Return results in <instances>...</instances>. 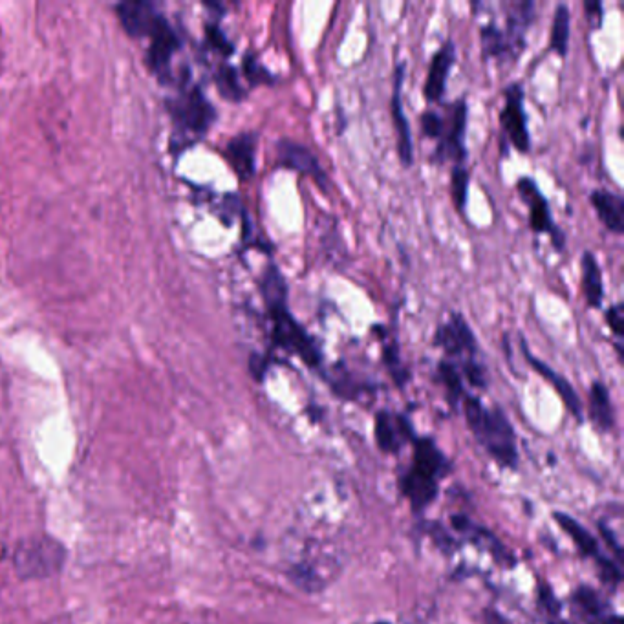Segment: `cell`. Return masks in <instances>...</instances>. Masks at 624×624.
<instances>
[{
	"mask_svg": "<svg viewBox=\"0 0 624 624\" xmlns=\"http://www.w3.org/2000/svg\"><path fill=\"white\" fill-rule=\"evenodd\" d=\"M421 132L425 138H431V140H440L443 132V116H440L438 112L434 110H427L423 112L420 118Z\"/></svg>",
	"mask_w": 624,
	"mask_h": 624,
	"instance_id": "obj_29",
	"label": "cell"
},
{
	"mask_svg": "<svg viewBox=\"0 0 624 624\" xmlns=\"http://www.w3.org/2000/svg\"><path fill=\"white\" fill-rule=\"evenodd\" d=\"M436 376L440 379L443 387L447 388V394H449L452 403L465 398L462 372L456 368V365H452L451 361H440Z\"/></svg>",
	"mask_w": 624,
	"mask_h": 624,
	"instance_id": "obj_25",
	"label": "cell"
},
{
	"mask_svg": "<svg viewBox=\"0 0 624 624\" xmlns=\"http://www.w3.org/2000/svg\"><path fill=\"white\" fill-rule=\"evenodd\" d=\"M517 191L520 198L524 200V204L528 205L531 229L537 235H542V233L548 235L555 249L562 251L566 246V235L555 224L553 213L549 209L548 198L538 189L537 182L529 176H524L517 182Z\"/></svg>",
	"mask_w": 624,
	"mask_h": 624,
	"instance_id": "obj_6",
	"label": "cell"
},
{
	"mask_svg": "<svg viewBox=\"0 0 624 624\" xmlns=\"http://www.w3.org/2000/svg\"><path fill=\"white\" fill-rule=\"evenodd\" d=\"M275 165L280 169H290V171H297L304 176H310L323 191L330 187L328 174L324 173L319 158L306 145L290 140V138H282V140L277 141V163Z\"/></svg>",
	"mask_w": 624,
	"mask_h": 624,
	"instance_id": "obj_9",
	"label": "cell"
},
{
	"mask_svg": "<svg viewBox=\"0 0 624 624\" xmlns=\"http://www.w3.org/2000/svg\"><path fill=\"white\" fill-rule=\"evenodd\" d=\"M454 63H456V46L452 41H445L432 55L427 81L423 87V96L429 103H442L447 79Z\"/></svg>",
	"mask_w": 624,
	"mask_h": 624,
	"instance_id": "obj_12",
	"label": "cell"
},
{
	"mask_svg": "<svg viewBox=\"0 0 624 624\" xmlns=\"http://www.w3.org/2000/svg\"><path fill=\"white\" fill-rule=\"evenodd\" d=\"M555 518H557L560 528L564 529L570 535L571 540L577 544V548H579L584 557L601 559L599 557V548H597V540L586 529L582 528L581 524H577L573 518L568 517V515H562V513H557Z\"/></svg>",
	"mask_w": 624,
	"mask_h": 624,
	"instance_id": "obj_23",
	"label": "cell"
},
{
	"mask_svg": "<svg viewBox=\"0 0 624 624\" xmlns=\"http://www.w3.org/2000/svg\"><path fill=\"white\" fill-rule=\"evenodd\" d=\"M480 46H482V57L487 59H498V61H515V57L511 54V48L506 41V35L502 32V28L496 24L495 19L484 24L480 28Z\"/></svg>",
	"mask_w": 624,
	"mask_h": 624,
	"instance_id": "obj_20",
	"label": "cell"
},
{
	"mask_svg": "<svg viewBox=\"0 0 624 624\" xmlns=\"http://www.w3.org/2000/svg\"><path fill=\"white\" fill-rule=\"evenodd\" d=\"M118 11L125 28L136 37H149L165 21L154 11L151 4H121Z\"/></svg>",
	"mask_w": 624,
	"mask_h": 624,
	"instance_id": "obj_18",
	"label": "cell"
},
{
	"mask_svg": "<svg viewBox=\"0 0 624 624\" xmlns=\"http://www.w3.org/2000/svg\"><path fill=\"white\" fill-rule=\"evenodd\" d=\"M405 72H407V63H398L394 70V90H392V99H390V108H392V123L396 129V138H398V154L399 160L410 167L414 162V141H412V130H410L409 119L403 108V85H405Z\"/></svg>",
	"mask_w": 624,
	"mask_h": 624,
	"instance_id": "obj_10",
	"label": "cell"
},
{
	"mask_svg": "<svg viewBox=\"0 0 624 624\" xmlns=\"http://www.w3.org/2000/svg\"><path fill=\"white\" fill-rule=\"evenodd\" d=\"M463 412L474 436L498 462L515 467L518 460L515 432L506 414L500 409H485L482 401L473 396L463 398Z\"/></svg>",
	"mask_w": 624,
	"mask_h": 624,
	"instance_id": "obj_2",
	"label": "cell"
},
{
	"mask_svg": "<svg viewBox=\"0 0 624 624\" xmlns=\"http://www.w3.org/2000/svg\"><path fill=\"white\" fill-rule=\"evenodd\" d=\"M506 26L502 32L506 35L507 44L511 48V54L517 59L518 55L526 50V33L529 26L535 21V4L533 2H507Z\"/></svg>",
	"mask_w": 624,
	"mask_h": 624,
	"instance_id": "obj_13",
	"label": "cell"
},
{
	"mask_svg": "<svg viewBox=\"0 0 624 624\" xmlns=\"http://www.w3.org/2000/svg\"><path fill=\"white\" fill-rule=\"evenodd\" d=\"M451 196L460 215H467V198H469V171L465 165H454L451 171Z\"/></svg>",
	"mask_w": 624,
	"mask_h": 624,
	"instance_id": "obj_24",
	"label": "cell"
},
{
	"mask_svg": "<svg viewBox=\"0 0 624 624\" xmlns=\"http://www.w3.org/2000/svg\"><path fill=\"white\" fill-rule=\"evenodd\" d=\"M432 345L442 348L447 356L456 357L462 363L478 356V341L465 315L454 312L445 323L440 324L432 337Z\"/></svg>",
	"mask_w": 624,
	"mask_h": 624,
	"instance_id": "obj_7",
	"label": "cell"
},
{
	"mask_svg": "<svg viewBox=\"0 0 624 624\" xmlns=\"http://www.w3.org/2000/svg\"><path fill=\"white\" fill-rule=\"evenodd\" d=\"M590 204L610 233L623 235L624 200L621 194L612 193L606 189H593L590 193Z\"/></svg>",
	"mask_w": 624,
	"mask_h": 624,
	"instance_id": "obj_16",
	"label": "cell"
},
{
	"mask_svg": "<svg viewBox=\"0 0 624 624\" xmlns=\"http://www.w3.org/2000/svg\"><path fill=\"white\" fill-rule=\"evenodd\" d=\"M604 319L608 328L614 332L617 343L621 345L624 337V306L623 302H617L614 306H610L606 313H604Z\"/></svg>",
	"mask_w": 624,
	"mask_h": 624,
	"instance_id": "obj_30",
	"label": "cell"
},
{
	"mask_svg": "<svg viewBox=\"0 0 624 624\" xmlns=\"http://www.w3.org/2000/svg\"><path fill=\"white\" fill-rule=\"evenodd\" d=\"M216 83L220 92L227 97V99H233V101H240L244 97V88L240 85V79H238L237 70L233 66L224 65L218 74H216Z\"/></svg>",
	"mask_w": 624,
	"mask_h": 624,
	"instance_id": "obj_27",
	"label": "cell"
},
{
	"mask_svg": "<svg viewBox=\"0 0 624 624\" xmlns=\"http://www.w3.org/2000/svg\"><path fill=\"white\" fill-rule=\"evenodd\" d=\"M257 132H242L227 143V160L242 180H249L257 171Z\"/></svg>",
	"mask_w": 624,
	"mask_h": 624,
	"instance_id": "obj_14",
	"label": "cell"
},
{
	"mask_svg": "<svg viewBox=\"0 0 624 624\" xmlns=\"http://www.w3.org/2000/svg\"><path fill=\"white\" fill-rule=\"evenodd\" d=\"M377 624H388V623H385V621H381V623H377Z\"/></svg>",
	"mask_w": 624,
	"mask_h": 624,
	"instance_id": "obj_33",
	"label": "cell"
},
{
	"mask_svg": "<svg viewBox=\"0 0 624 624\" xmlns=\"http://www.w3.org/2000/svg\"><path fill=\"white\" fill-rule=\"evenodd\" d=\"M584 11H586V17H588L593 30H599L603 26V4L599 0H586Z\"/></svg>",
	"mask_w": 624,
	"mask_h": 624,
	"instance_id": "obj_31",
	"label": "cell"
},
{
	"mask_svg": "<svg viewBox=\"0 0 624 624\" xmlns=\"http://www.w3.org/2000/svg\"><path fill=\"white\" fill-rule=\"evenodd\" d=\"M65 557V548L54 538H28L15 549V568L22 577L43 579L61 570Z\"/></svg>",
	"mask_w": 624,
	"mask_h": 624,
	"instance_id": "obj_4",
	"label": "cell"
},
{
	"mask_svg": "<svg viewBox=\"0 0 624 624\" xmlns=\"http://www.w3.org/2000/svg\"><path fill=\"white\" fill-rule=\"evenodd\" d=\"M259 290L266 306L271 345L290 356L299 357L308 368L319 370L323 366L321 346L290 312L288 297L290 286L277 264H268L262 271Z\"/></svg>",
	"mask_w": 624,
	"mask_h": 624,
	"instance_id": "obj_1",
	"label": "cell"
},
{
	"mask_svg": "<svg viewBox=\"0 0 624 624\" xmlns=\"http://www.w3.org/2000/svg\"><path fill=\"white\" fill-rule=\"evenodd\" d=\"M506 103L500 110V127L507 140L518 152H529L531 136H529L528 116L524 108V87L520 83H511L504 90Z\"/></svg>",
	"mask_w": 624,
	"mask_h": 624,
	"instance_id": "obj_8",
	"label": "cell"
},
{
	"mask_svg": "<svg viewBox=\"0 0 624 624\" xmlns=\"http://www.w3.org/2000/svg\"><path fill=\"white\" fill-rule=\"evenodd\" d=\"M207 35H209V39H211V43L213 46H216L220 52L224 55H231L235 52V48H233V44L227 41L226 35L220 32L216 26H209V30H207Z\"/></svg>",
	"mask_w": 624,
	"mask_h": 624,
	"instance_id": "obj_32",
	"label": "cell"
},
{
	"mask_svg": "<svg viewBox=\"0 0 624 624\" xmlns=\"http://www.w3.org/2000/svg\"><path fill=\"white\" fill-rule=\"evenodd\" d=\"M590 418L601 431L614 429V407L608 388L601 381H595L590 388Z\"/></svg>",
	"mask_w": 624,
	"mask_h": 624,
	"instance_id": "obj_21",
	"label": "cell"
},
{
	"mask_svg": "<svg viewBox=\"0 0 624 624\" xmlns=\"http://www.w3.org/2000/svg\"><path fill=\"white\" fill-rule=\"evenodd\" d=\"M571 15L570 8L566 4H559L553 13L551 22V35H549V48L560 55L566 57L570 52Z\"/></svg>",
	"mask_w": 624,
	"mask_h": 624,
	"instance_id": "obj_22",
	"label": "cell"
},
{
	"mask_svg": "<svg viewBox=\"0 0 624 624\" xmlns=\"http://www.w3.org/2000/svg\"><path fill=\"white\" fill-rule=\"evenodd\" d=\"M383 359H385L387 368L390 370V374H392L394 381L398 383L399 387H401L403 383H407L409 372H407V368L403 366V361H401L398 341H396L394 337L390 339V335H387V343L383 346Z\"/></svg>",
	"mask_w": 624,
	"mask_h": 624,
	"instance_id": "obj_26",
	"label": "cell"
},
{
	"mask_svg": "<svg viewBox=\"0 0 624 624\" xmlns=\"http://www.w3.org/2000/svg\"><path fill=\"white\" fill-rule=\"evenodd\" d=\"M520 346H522L524 357H526V361H528L529 365H531V368H533V370H537L540 376L544 377L548 383L553 385V388L559 392L560 398L564 399V403H566V407L570 409L571 414H573L577 420H582L581 401H579L577 392H575L573 387H571L570 381H568L566 377H562L560 374H557L551 366L546 365V363H542L538 357L533 356V354L529 352L528 343H526L524 335L520 337Z\"/></svg>",
	"mask_w": 624,
	"mask_h": 624,
	"instance_id": "obj_15",
	"label": "cell"
},
{
	"mask_svg": "<svg viewBox=\"0 0 624 624\" xmlns=\"http://www.w3.org/2000/svg\"><path fill=\"white\" fill-rule=\"evenodd\" d=\"M215 118V108L211 107V103L198 88H193L187 96L178 101L176 119L182 130H187V134L202 136L205 130L211 127Z\"/></svg>",
	"mask_w": 624,
	"mask_h": 624,
	"instance_id": "obj_11",
	"label": "cell"
},
{
	"mask_svg": "<svg viewBox=\"0 0 624 624\" xmlns=\"http://www.w3.org/2000/svg\"><path fill=\"white\" fill-rule=\"evenodd\" d=\"M242 66H244V76L248 77L251 85H273L275 83L273 74L269 72L266 66L260 63L257 57L246 55Z\"/></svg>",
	"mask_w": 624,
	"mask_h": 624,
	"instance_id": "obj_28",
	"label": "cell"
},
{
	"mask_svg": "<svg viewBox=\"0 0 624 624\" xmlns=\"http://www.w3.org/2000/svg\"><path fill=\"white\" fill-rule=\"evenodd\" d=\"M467 101L465 97L456 99L447 107V114L443 116V132L438 140V147L432 154V163L443 165L452 162L454 165H463L467 160L465 149V130H467Z\"/></svg>",
	"mask_w": 624,
	"mask_h": 624,
	"instance_id": "obj_5",
	"label": "cell"
},
{
	"mask_svg": "<svg viewBox=\"0 0 624 624\" xmlns=\"http://www.w3.org/2000/svg\"><path fill=\"white\" fill-rule=\"evenodd\" d=\"M412 434L409 420L401 414L379 412L376 418V440L385 452H398L401 443Z\"/></svg>",
	"mask_w": 624,
	"mask_h": 624,
	"instance_id": "obj_17",
	"label": "cell"
},
{
	"mask_svg": "<svg viewBox=\"0 0 624 624\" xmlns=\"http://www.w3.org/2000/svg\"><path fill=\"white\" fill-rule=\"evenodd\" d=\"M582 293L590 308H601L604 301L603 271L592 251L581 257Z\"/></svg>",
	"mask_w": 624,
	"mask_h": 624,
	"instance_id": "obj_19",
	"label": "cell"
},
{
	"mask_svg": "<svg viewBox=\"0 0 624 624\" xmlns=\"http://www.w3.org/2000/svg\"><path fill=\"white\" fill-rule=\"evenodd\" d=\"M414 445V463L409 473L405 474L401 487L412 506L423 509L438 495V480L449 465L431 438H420Z\"/></svg>",
	"mask_w": 624,
	"mask_h": 624,
	"instance_id": "obj_3",
	"label": "cell"
}]
</instances>
